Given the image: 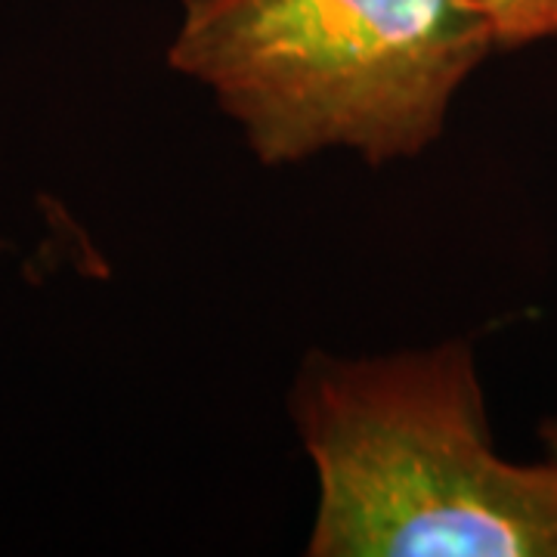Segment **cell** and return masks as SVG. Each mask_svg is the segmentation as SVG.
<instances>
[{
	"instance_id": "1",
	"label": "cell",
	"mask_w": 557,
	"mask_h": 557,
	"mask_svg": "<svg viewBox=\"0 0 557 557\" xmlns=\"http://www.w3.org/2000/svg\"><path fill=\"white\" fill-rule=\"evenodd\" d=\"M292 421L319 486L310 557H557V458L498 453L468 341L317 350Z\"/></svg>"
},
{
	"instance_id": "2",
	"label": "cell",
	"mask_w": 557,
	"mask_h": 557,
	"mask_svg": "<svg viewBox=\"0 0 557 557\" xmlns=\"http://www.w3.org/2000/svg\"><path fill=\"white\" fill-rule=\"evenodd\" d=\"M496 50L471 0H180L168 65L211 90L263 164L437 143Z\"/></svg>"
},
{
	"instance_id": "3",
	"label": "cell",
	"mask_w": 557,
	"mask_h": 557,
	"mask_svg": "<svg viewBox=\"0 0 557 557\" xmlns=\"http://www.w3.org/2000/svg\"><path fill=\"white\" fill-rule=\"evenodd\" d=\"M496 50L557 38V0H471Z\"/></svg>"
},
{
	"instance_id": "4",
	"label": "cell",
	"mask_w": 557,
	"mask_h": 557,
	"mask_svg": "<svg viewBox=\"0 0 557 557\" xmlns=\"http://www.w3.org/2000/svg\"><path fill=\"white\" fill-rule=\"evenodd\" d=\"M539 437L545 440V446H548L552 458H557V418L542 421V428H539Z\"/></svg>"
}]
</instances>
